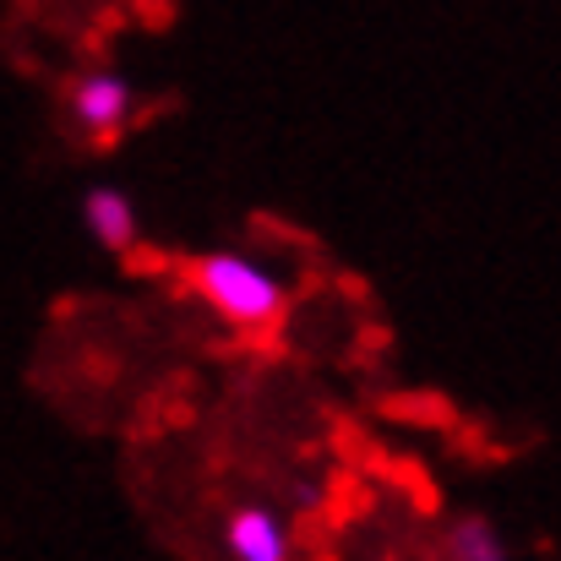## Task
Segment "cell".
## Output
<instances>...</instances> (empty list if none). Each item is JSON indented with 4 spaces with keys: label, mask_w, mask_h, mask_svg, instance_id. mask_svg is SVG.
Masks as SVG:
<instances>
[{
    "label": "cell",
    "mask_w": 561,
    "mask_h": 561,
    "mask_svg": "<svg viewBox=\"0 0 561 561\" xmlns=\"http://www.w3.org/2000/svg\"><path fill=\"white\" fill-rule=\"evenodd\" d=\"M131 104H137V93H131V82L115 77V71H88V77L71 88V110H77V121H82L93 137H115V131L131 121Z\"/></svg>",
    "instance_id": "7a4b0ae2"
},
{
    "label": "cell",
    "mask_w": 561,
    "mask_h": 561,
    "mask_svg": "<svg viewBox=\"0 0 561 561\" xmlns=\"http://www.w3.org/2000/svg\"><path fill=\"white\" fill-rule=\"evenodd\" d=\"M82 218H88L93 240H99V245H110V251H126V245L137 240V207H131V196H126V191H115V186L88 191Z\"/></svg>",
    "instance_id": "277c9868"
},
{
    "label": "cell",
    "mask_w": 561,
    "mask_h": 561,
    "mask_svg": "<svg viewBox=\"0 0 561 561\" xmlns=\"http://www.w3.org/2000/svg\"><path fill=\"white\" fill-rule=\"evenodd\" d=\"M453 561H507V551H502V540H496L491 524L469 518V524H458V535H453Z\"/></svg>",
    "instance_id": "5b68a950"
},
{
    "label": "cell",
    "mask_w": 561,
    "mask_h": 561,
    "mask_svg": "<svg viewBox=\"0 0 561 561\" xmlns=\"http://www.w3.org/2000/svg\"><path fill=\"white\" fill-rule=\"evenodd\" d=\"M224 546L234 561H289V529L267 507H240L224 529Z\"/></svg>",
    "instance_id": "3957f363"
},
{
    "label": "cell",
    "mask_w": 561,
    "mask_h": 561,
    "mask_svg": "<svg viewBox=\"0 0 561 561\" xmlns=\"http://www.w3.org/2000/svg\"><path fill=\"white\" fill-rule=\"evenodd\" d=\"M191 278H196V289L207 295V306L218 311V317H229L234 328H273L278 317H284V284L262 267V262H251V256H240V251H207L196 267H191Z\"/></svg>",
    "instance_id": "6da1fadb"
}]
</instances>
